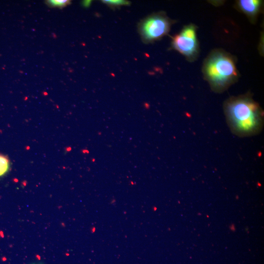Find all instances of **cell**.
I'll list each match as a JSON object with an SVG mask.
<instances>
[{
  "mask_svg": "<svg viewBox=\"0 0 264 264\" xmlns=\"http://www.w3.org/2000/svg\"><path fill=\"white\" fill-rule=\"evenodd\" d=\"M168 21L160 17H153L146 20L141 26L143 36L148 40L158 38L168 31Z\"/></svg>",
  "mask_w": 264,
  "mask_h": 264,
  "instance_id": "277c9868",
  "label": "cell"
},
{
  "mask_svg": "<svg viewBox=\"0 0 264 264\" xmlns=\"http://www.w3.org/2000/svg\"><path fill=\"white\" fill-rule=\"evenodd\" d=\"M47 3L50 6L62 7L68 4L69 1L67 0H48Z\"/></svg>",
  "mask_w": 264,
  "mask_h": 264,
  "instance_id": "52a82bcc",
  "label": "cell"
},
{
  "mask_svg": "<svg viewBox=\"0 0 264 264\" xmlns=\"http://www.w3.org/2000/svg\"><path fill=\"white\" fill-rule=\"evenodd\" d=\"M89 3H90V1H85L84 2V6H88Z\"/></svg>",
  "mask_w": 264,
  "mask_h": 264,
  "instance_id": "9c48e42d",
  "label": "cell"
},
{
  "mask_svg": "<svg viewBox=\"0 0 264 264\" xmlns=\"http://www.w3.org/2000/svg\"><path fill=\"white\" fill-rule=\"evenodd\" d=\"M175 47L182 54L193 55L197 50V43L195 28L189 26L183 29L174 40Z\"/></svg>",
  "mask_w": 264,
  "mask_h": 264,
  "instance_id": "3957f363",
  "label": "cell"
},
{
  "mask_svg": "<svg viewBox=\"0 0 264 264\" xmlns=\"http://www.w3.org/2000/svg\"><path fill=\"white\" fill-rule=\"evenodd\" d=\"M104 2L106 3H108L111 5H121L123 4H128V1H124V0H104Z\"/></svg>",
  "mask_w": 264,
  "mask_h": 264,
  "instance_id": "ba28073f",
  "label": "cell"
},
{
  "mask_svg": "<svg viewBox=\"0 0 264 264\" xmlns=\"http://www.w3.org/2000/svg\"><path fill=\"white\" fill-rule=\"evenodd\" d=\"M10 161L8 158L2 154H0V177L5 176L9 171Z\"/></svg>",
  "mask_w": 264,
  "mask_h": 264,
  "instance_id": "8992f818",
  "label": "cell"
},
{
  "mask_svg": "<svg viewBox=\"0 0 264 264\" xmlns=\"http://www.w3.org/2000/svg\"><path fill=\"white\" fill-rule=\"evenodd\" d=\"M206 73L215 89H224L236 76L234 64L228 57L222 54H216L208 61Z\"/></svg>",
  "mask_w": 264,
  "mask_h": 264,
  "instance_id": "7a4b0ae2",
  "label": "cell"
},
{
  "mask_svg": "<svg viewBox=\"0 0 264 264\" xmlns=\"http://www.w3.org/2000/svg\"><path fill=\"white\" fill-rule=\"evenodd\" d=\"M224 114L231 132L241 137L259 134L264 124L260 106L248 97L230 98L225 104Z\"/></svg>",
  "mask_w": 264,
  "mask_h": 264,
  "instance_id": "6da1fadb",
  "label": "cell"
},
{
  "mask_svg": "<svg viewBox=\"0 0 264 264\" xmlns=\"http://www.w3.org/2000/svg\"><path fill=\"white\" fill-rule=\"evenodd\" d=\"M260 2L257 0H242L240 6L246 13L250 14L255 13L258 10Z\"/></svg>",
  "mask_w": 264,
  "mask_h": 264,
  "instance_id": "5b68a950",
  "label": "cell"
}]
</instances>
